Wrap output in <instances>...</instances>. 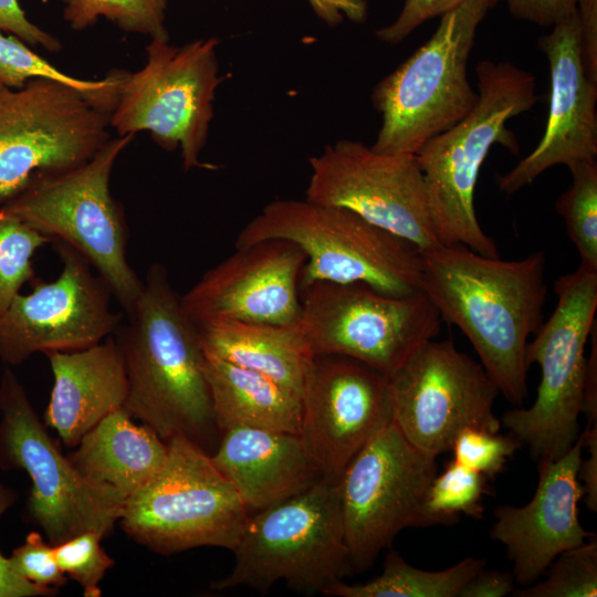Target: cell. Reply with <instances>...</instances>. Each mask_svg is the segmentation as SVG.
Wrapping results in <instances>:
<instances>
[{
	"label": "cell",
	"mask_w": 597,
	"mask_h": 597,
	"mask_svg": "<svg viewBox=\"0 0 597 597\" xmlns=\"http://www.w3.org/2000/svg\"><path fill=\"white\" fill-rule=\"evenodd\" d=\"M544 271L542 251L519 260L463 244L421 251L420 290L441 320L462 331L499 392L516 407L527 397L528 339L543 324Z\"/></svg>",
	"instance_id": "cell-1"
},
{
	"label": "cell",
	"mask_w": 597,
	"mask_h": 597,
	"mask_svg": "<svg viewBox=\"0 0 597 597\" xmlns=\"http://www.w3.org/2000/svg\"><path fill=\"white\" fill-rule=\"evenodd\" d=\"M126 315L115 333L128 384L123 408L164 441L181 434L206 450L218 428L205 353L163 264L150 265Z\"/></svg>",
	"instance_id": "cell-2"
},
{
	"label": "cell",
	"mask_w": 597,
	"mask_h": 597,
	"mask_svg": "<svg viewBox=\"0 0 597 597\" xmlns=\"http://www.w3.org/2000/svg\"><path fill=\"white\" fill-rule=\"evenodd\" d=\"M479 98L459 123L432 137L416 154L431 219L440 244H463L486 256H500L482 230L474 208L480 169L490 149L500 144L519 154L506 124L535 104L534 76L510 62L483 60L475 66Z\"/></svg>",
	"instance_id": "cell-3"
},
{
	"label": "cell",
	"mask_w": 597,
	"mask_h": 597,
	"mask_svg": "<svg viewBox=\"0 0 597 597\" xmlns=\"http://www.w3.org/2000/svg\"><path fill=\"white\" fill-rule=\"evenodd\" d=\"M300 247V287L316 281L365 283L395 296L420 292L421 251L357 213L307 199H275L240 231L235 248L269 240Z\"/></svg>",
	"instance_id": "cell-4"
},
{
	"label": "cell",
	"mask_w": 597,
	"mask_h": 597,
	"mask_svg": "<svg viewBox=\"0 0 597 597\" xmlns=\"http://www.w3.org/2000/svg\"><path fill=\"white\" fill-rule=\"evenodd\" d=\"M494 6L464 0L447 11L431 38L376 84L371 101L381 124L375 151L416 155L473 109L479 94L468 63L478 27Z\"/></svg>",
	"instance_id": "cell-5"
},
{
	"label": "cell",
	"mask_w": 597,
	"mask_h": 597,
	"mask_svg": "<svg viewBox=\"0 0 597 597\" xmlns=\"http://www.w3.org/2000/svg\"><path fill=\"white\" fill-rule=\"evenodd\" d=\"M135 135L111 138L91 159L70 170L34 179L1 206L30 227L81 253L128 314L143 281L126 256L128 229L109 180Z\"/></svg>",
	"instance_id": "cell-6"
},
{
	"label": "cell",
	"mask_w": 597,
	"mask_h": 597,
	"mask_svg": "<svg viewBox=\"0 0 597 597\" xmlns=\"http://www.w3.org/2000/svg\"><path fill=\"white\" fill-rule=\"evenodd\" d=\"M231 572L214 590L276 582L304 593L325 589L354 572L345 541L338 482L321 479L306 491L250 515L232 551Z\"/></svg>",
	"instance_id": "cell-7"
},
{
	"label": "cell",
	"mask_w": 597,
	"mask_h": 597,
	"mask_svg": "<svg viewBox=\"0 0 597 597\" xmlns=\"http://www.w3.org/2000/svg\"><path fill=\"white\" fill-rule=\"evenodd\" d=\"M167 443L161 469L125 500L122 528L161 555L205 546L233 551L250 516L238 492L193 441L178 434Z\"/></svg>",
	"instance_id": "cell-8"
},
{
	"label": "cell",
	"mask_w": 597,
	"mask_h": 597,
	"mask_svg": "<svg viewBox=\"0 0 597 597\" xmlns=\"http://www.w3.org/2000/svg\"><path fill=\"white\" fill-rule=\"evenodd\" d=\"M555 308L526 347L541 380L533 405L506 411L501 421L527 446L536 461L557 459L579 437L587 358L585 345L596 324L597 272L583 266L554 283Z\"/></svg>",
	"instance_id": "cell-9"
},
{
	"label": "cell",
	"mask_w": 597,
	"mask_h": 597,
	"mask_svg": "<svg viewBox=\"0 0 597 597\" xmlns=\"http://www.w3.org/2000/svg\"><path fill=\"white\" fill-rule=\"evenodd\" d=\"M214 36L184 45L151 39L146 62L135 73L127 72L121 84L109 126L118 136L147 130L163 149H180L182 167L216 168L200 161L213 101L222 77L219 74Z\"/></svg>",
	"instance_id": "cell-10"
},
{
	"label": "cell",
	"mask_w": 597,
	"mask_h": 597,
	"mask_svg": "<svg viewBox=\"0 0 597 597\" xmlns=\"http://www.w3.org/2000/svg\"><path fill=\"white\" fill-rule=\"evenodd\" d=\"M0 469L27 472L28 515L53 546L86 531L105 536L118 523L125 500L77 471L9 367L0 379Z\"/></svg>",
	"instance_id": "cell-11"
},
{
	"label": "cell",
	"mask_w": 597,
	"mask_h": 597,
	"mask_svg": "<svg viewBox=\"0 0 597 597\" xmlns=\"http://www.w3.org/2000/svg\"><path fill=\"white\" fill-rule=\"evenodd\" d=\"M111 113L61 82L30 80L0 91V202L34 179L91 159L109 139Z\"/></svg>",
	"instance_id": "cell-12"
},
{
	"label": "cell",
	"mask_w": 597,
	"mask_h": 597,
	"mask_svg": "<svg viewBox=\"0 0 597 597\" xmlns=\"http://www.w3.org/2000/svg\"><path fill=\"white\" fill-rule=\"evenodd\" d=\"M300 296L314 355L349 357L387 377L440 332V314L422 291L395 296L365 283L316 281Z\"/></svg>",
	"instance_id": "cell-13"
},
{
	"label": "cell",
	"mask_w": 597,
	"mask_h": 597,
	"mask_svg": "<svg viewBox=\"0 0 597 597\" xmlns=\"http://www.w3.org/2000/svg\"><path fill=\"white\" fill-rule=\"evenodd\" d=\"M436 459L415 447L391 421L349 461L338 485L354 570L370 567L402 530L437 524L426 506L438 470Z\"/></svg>",
	"instance_id": "cell-14"
},
{
	"label": "cell",
	"mask_w": 597,
	"mask_h": 597,
	"mask_svg": "<svg viewBox=\"0 0 597 597\" xmlns=\"http://www.w3.org/2000/svg\"><path fill=\"white\" fill-rule=\"evenodd\" d=\"M388 380L392 422L428 454L450 451L465 428L500 431L495 384L451 339L423 343Z\"/></svg>",
	"instance_id": "cell-15"
},
{
	"label": "cell",
	"mask_w": 597,
	"mask_h": 597,
	"mask_svg": "<svg viewBox=\"0 0 597 597\" xmlns=\"http://www.w3.org/2000/svg\"><path fill=\"white\" fill-rule=\"evenodd\" d=\"M305 199L346 208L416 245H440L416 155L383 154L363 142L339 139L308 158Z\"/></svg>",
	"instance_id": "cell-16"
},
{
	"label": "cell",
	"mask_w": 597,
	"mask_h": 597,
	"mask_svg": "<svg viewBox=\"0 0 597 597\" xmlns=\"http://www.w3.org/2000/svg\"><path fill=\"white\" fill-rule=\"evenodd\" d=\"M60 275L33 280L0 315V359L15 366L35 353L80 350L98 344L122 326L123 313L109 307L111 291L90 262L72 247L54 241Z\"/></svg>",
	"instance_id": "cell-17"
},
{
	"label": "cell",
	"mask_w": 597,
	"mask_h": 597,
	"mask_svg": "<svg viewBox=\"0 0 597 597\" xmlns=\"http://www.w3.org/2000/svg\"><path fill=\"white\" fill-rule=\"evenodd\" d=\"M301 401L298 436L329 482L392 421L388 377L345 356L315 355Z\"/></svg>",
	"instance_id": "cell-18"
},
{
	"label": "cell",
	"mask_w": 597,
	"mask_h": 597,
	"mask_svg": "<svg viewBox=\"0 0 597 597\" xmlns=\"http://www.w3.org/2000/svg\"><path fill=\"white\" fill-rule=\"evenodd\" d=\"M304 251L291 241L263 240L208 270L180 302L196 326L218 321L296 324Z\"/></svg>",
	"instance_id": "cell-19"
},
{
	"label": "cell",
	"mask_w": 597,
	"mask_h": 597,
	"mask_svg": "<svg viewBox=\"0 0 597 597\" xmlns=\"http://www.w3.org/2000/svg\"><path fill=\"white\" fill-rule=\"evenodd\" d=\"M551 78L545 130L536 147L510 171L498 175L500 190L512 195L545 170L597 156V83L586 74L576 9L538 39Z\"/></svg>",
	"instance_id": "cell-20"
},
{
	"label": "cell",
	"mask_w": 597,
	"mask_h": 597,
	"mask_svg": "<svg viewBox=\"0 0 597 597\" xmlns=\"http://www.w3.org/2000/svg\"><path fill=\"white\" fill-rule=\"evenodd\" d=\"M583 449L579 434L562 457L537 461L538 482L532 500L523 506L494 510L490 536L506 547L520 585L533 584L561 553L595 536L578 519L583 490L577 474Z\"/></svg>",
	"instance_id": "cell-21"
},
{
	"label": "cell",
	"mask_w": 597,
	"mask_h": 597,
	"mask_svg": "<svg viewBox=\"0 0 597 597\" xmlns=\"http://www.w3.org/2000/svg\"><path fill=\"white\" fill-rule=\"evenodd\" d=\"M248 511H260L291 499L323 479L298 434L258 428L222 432L210 454Z\"/></svg>",
	"instance_id": "cell-22"
},
{
	"label": "cell",
	"mask_w": 597,
	"mask_h": 597,
	"mask_svg": "<svg viewBox=\"0 0 597 597\" xmlns=\"http://www.w3.org/2000/svg\"><path fill=\"white\" fill-rule=\"evenodd\" d=\"M53 387L44 412V425L55 430L67 447L109 412L123 408L128 384L122 350L108 336L91 347L45 354Z\"/></svg>",
	"instance_id": "cell-23"
},
{
	"label": "cell",
	"mask_w": 597,
	"mask_h": 597,
	"mask_svg": "<svg viewBox=\"0 0 597 597\" xmlns=\"http://www.w3.org/2000/svg\"><path fill=\"white\" fill-rule=\"evenodd\" d=\"M75 448L67 457L77 471L124 500L161 469L168 454V443L124 408L105 416Z\"/></svg>",
	"instance_id": "cell-24"
},
{
	"label": "cell",
	"mask_w": 597,
	"mask_h": 597,
	"mask_svg": "<svg viewBox=\"0 0 597 597\" xmlns=\"http://www.w3.org/2000/svg\"><path fill=\"white\" fill-rule=\"evenodd\" d=\"M197 329L206 353L263 374L302 395L315 355L300 323L218 321Z\"/></svg>",
	"instance_id": "cell-25"
},
{
	"label": "cell",
	"mask_w": 597,
	"mask_h": 597,
	"mask_svg": "<svg viewBox=\"0 0 597 597\" xmlns=\"http://www.w3.org/2000/svg\"><path fill=\"white\" fill-rule=\"evenodd\" d=\"M203 353V371L220 433L244 427L300 434V395L263 374Z\"/></svg>",
	"instance_id": "cell-26"
},
{
	"label": "cell",
	"mask_w": 597,
	"mask_h": 597,
	"mask_svg": "<svg viewBox=\"0 0 597 597\" xmlns=\"http://www.w3.org/2000/svg\"><path fill=\"white\" fill-rule=\"evenodd\" d=\"M484 567L485 559L467 556L446 569L425 570L390 549L379 576L364 584L338 580L323 594L333 597H459L464 585Z\"/></svg>",
	"instance_id": "cell-27"
},
{
	"label": "cell",
	"mask_w": 597,
	"mask_h": 597,
	"mask_svg": "<svg viewBox=\"0 0 597 597\" xmlns=\"http://www.w3.org/2000/svg\"><path fill=\"white\" fill-rule=\"evenodd\" d=\"M126 73V71L113 70L104 78L97 81L67 75L36 54L19 38L12 34L4 35L0 30V84L4 87L18 90L30 80H53L93 97L112 114Z\"/></svg>",
	"instance_id": "cell-28"
},
{
	"label": "cell",
	"mask_w": 597,
	"mask_h": 597,
	"mask_svg": "<svg viewBox=\"0 0 597 597\" xmlns=\"http://www.w3.org/2000/svg\"><path fill=\"white\" fill-rule=\"evenodd\" d=\"M62 14L74 31L94 25L101 17L126 33L169 40L166 28L168 0H59Z\"/></svg>",
	"instance_id": "cell-29"
},
{
	"label": "cell",
	"mask_w": 597,
	"mask_h": 597,
	"mask_svg": "<svg viewBox=\"0 0 597 597\" xmlns=\"http://www.w3.org/2000/svg\"><path fill=\"white\" fill-rule=\"evenodd\" d=\"M567 167L572 184L558 198L555 208L563 217L568 237L578 251L579 265L597 272L596 158L575 161Z\"/></svg>",
	"instance_id": "cell-30"
},
{
	"label": "cell",
	"mask_w": 597,
	"mask_h": 597,
	"mask_svg": "<svg viewBox=\"0 0 597 597\" xmlns=\"http://www.w3.org/2000/svg\"><path fill=\"white\" fill-rule=\"evenodd\" d=\"M50 242L51 238L0 206V315L22 285L34 280L33 256Z\"/></svg>",
	"instance_id": "cell-31"
},
{
	"label": "cell",
	"mask_w": 597,
	"mask_h": 597,
	"mask_svg": "<svg viewBox=\"0 0 597 597\" xmlns=\"http://www.w3.org/2000/svg\"><path fill=\"white\" fill-rule=\"evenodd\" d=\"M545 578L524 589L513 590L516 597H595L597 595L596 538L561 553L544 573Z\"/></svg>",
	"instance_id": "cell-32"
},
{
	"label": "cell",
	"mask_w": 597,
	"mask_h": 597,
	"mask_svg": "<svg viewBox=\"0 0 597 597\" xmlns=\"http://www.w3.org/2000/svg\"><path fill=\"white\" fill-rule=\"evenodd\" d=\"M486 492V476L455 460L436 474L428 490L426 506L437 524H449L459 514L481 517V500Z\"/></svg>",
	"instance_id": "cell-33"
},
{
	"label": "cell",
	"mask_w": 597,
	"mask_h": 597,
	"mask_svg": "<svg viewBox=\"0 0 597 597\" xmlns=\"http://www.w3.org/2000/svg\"><path fill=\"white\" fill-rule=\"evenodd\" d=\"M104 535L95 531L80 533L57 545L54 553L61 570L78 583L85 597H100V583L114 561L104 551Z\"/></svg>",
	"instance_id": "cell-34"
},
{
	"label": "cell",
	"mask_w": 597,
	"mask_h": 597,
	"mask_svg": "<svg viewBox=\"0 0 597 597\" xmlns=\"http://www.w3.org/2000/svg\"><path fill=\"white\" fill-rule=\"evenodd\" d=\"M519 446L513 436L465 428L454 439L451 450L453 460L490 478L503 471Z\"/></svg>",
	"instance_id": "cell-35"
},
{
	"label": "cell",
	"mask_w": 597,
	"mask_h": 597,
	"mask_svg": "<svg viewBox=\"0 0 597 597\" xmlns=\"http://www.w3.org/2000/svg\"><path fill=\"white\" fill-rule=\"evenodd\" d=\"M8 558L10 569L20 578L39 587L59 590L67 583L61 570L54 546L39 532H30L23 544L15 547Z\"/></svg>",
	"instance_id": "cell-36"
},
{
	"label": "cell",
	"mask_w": 597,
	"mask_h": 597,
	"mask_svg": "<svg viewBox=\"0 0 597 597\" xmlns=\"http://www.w3.org/2000/svg\"><path fill=\"white\" fill-rule=\"evenodd\" d=\"M464 0H405L398 17L388 25L376 30L379 41L397 44L419 25L434 17H441ZM494 4L499 0H491Z\"/></svg>",
	"instance_id": "cell-37"
},
{
	"label": "cell",
	"mask_w": 597,
	"mask_h": 597,
	"mask_svg": "<svg viewBox=\"0 0 597 597\" xmlns=\"http://www.w3.org/2000/svg\"><path fill=\"white\" fill-rule=\"evenodd\" d=\"M0 30L8 32L31 46L41 45L55 53L62 49L57 38L32 23L18 0H0Z\"/></svg>",
	"instance_id": "cell-38"
},
{
	"label": "cell",
	"mask_w": 597,
	"mask_h": 597,
	"mask_svg": "<svg viewBox=\"0 0 597 597\" xmlns=\"http://www.w3.org/2000/svg\"><path fill=\"white\" fill-rule=\"evenodd\" d=\"M18 498L15 490L0 483V519L17 502ZM57 591L39 587L18 577L10 569L8 558L0 552V597L53 596Z\"/></svg>",
	"instance_id": "cell-39"
},
{
	"label": "cell",
	"mask_w": 597,
	"mask_h": 597,
	"mask_svg": "<svg viewBox=\"0 0 597 597\" xmlns=\"http://www.w3.org/2000/svg\"><path fill=\"white\" fill-rule=\"evenodd\" d=\"M510 12L542 27H553L576 9L577 0H505Z\"/></svg>",
	"instance_id": "cell-40"
},
{
	"label": "cell",
	"mask_w": 597,
	"mask_h": 597,
	"mask_svg": "<svg viewBox=\"0 0 597 597\" xmlns=\"http://www.w3.org/2000/svg\"><path fill=\"white\" fill-rule=\"evenodd\" d=\"M579 45L587 76L597 83V0H577Z\"/></svg>",
	"instance_id": "cell-41"
},
{
	"label": "cell",
	"mask_w": 597,
	"mask_h": 597,
	"mask_svg": "<svg viewBox=\"0 0 597 597\" xmlns=\"http://www.w3.org/2000/svg\"><path fill=\"white\" fill-rule=\"evenodd\" d=\"M580 437L588 449V458H582L577 476L583 482L580 486L587 507L597 512V423L588 425Z\"/></svg>",
	"instance_id": "cell-42"
},
{
	"label": "cell",
	"mask_w": 597,
	"mask_h": 597,
	"mask_svg": "<svg viewBox=\"0 0 597 597\" xmlns=\"http://www.w3.org/2000/svg\"><path fill=\"white\" fill-rule=\"evenodd\" d=\"M314 13L328 27L339 25L344 18L362 23L367 15L365 0H307Z\"/></svg>",
	"instance_id": "cell-43"
},
{
	"label": "cell",
	"mask_w": 597,
	"mask_h": 597,
	"mask_svg": "<svg viewBox=\"0 0 597 597\" xmlns=\"http://www.w3.org/2000/svg\"><path fill=\"white\" fill-rule=\"evenodd\" d=\"M514 582L509 572L482 568L464 585L459 597H504L513 593Z\"/></svg>",
	"instance_id": "cell-44"
},
{
	"label": "cell",
	"mask_w": 597,
	"mask_h": 597,
	"mask_svg": "<svg viewBox=\"0 0 597 597\" xmlns=\"http://www.w3.org/2000/svg\"><path fill=\"white\" fill-rule=\"evenodd\" d=\"M596 325L593 327L591 350L587 358L586 376L584 385L583 412L588 425L597 423V332Z\"/></svg>",
	"instance_id": "cell-45"
},
{
	"label": "cell",
	"mask_w": 597,
	"mask_h": 597,
	"mask_svg": "<svg viewBox=\"0 0 597 597\" xmlns=\"http://www.w3.org/2000/svg\"><path fill=\"white\" fill-rule=\"evenodd\" d=\"M3 88H4V86L0 84V91L3 90Z\"/></svg>",
	"instance_id": "cell-46"
}]
</instances>
